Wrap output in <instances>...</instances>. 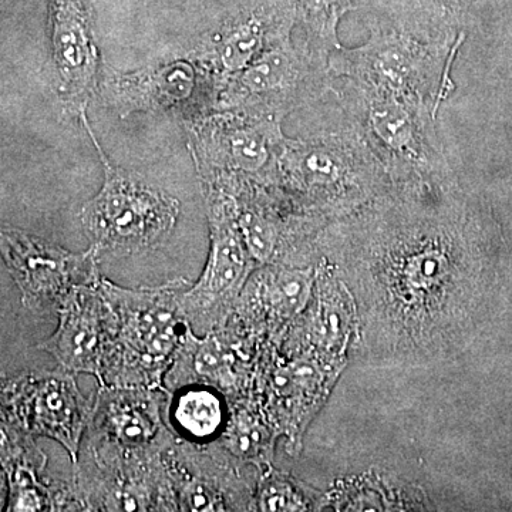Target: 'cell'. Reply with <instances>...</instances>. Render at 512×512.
Here are the masks:
<instances>
[{
  "mask_svg": "<svg viewBox=\"0 0 512 512\" xmlns=\"http://www.w3.org/2000/svg\"><path fill=\"white\" fill-rule=\"evenodd\" d=\"M329 62L292 43V36L269 47L218 92L215 110L255 120L284 121L293 111L332 92Z\"/></svg>",
  "mask_w": 512,
  "mask_h": 512,
  "instance_id": "7",
  "label": "cell"
},
{
  "mask_svg": "<svg viewBox=\"0 0 512 512\" xmlns=\"http://www.w3.org/2000/svg\"><path fill=\"white\" fill-rule=\"evenodd\" d=\"M168 399L164 389L101 386L86 431L87 461L74 467L134 474L157 466L178 441L161 416Z\"/></svg>",
  "mask_w": 512,
  "mask_h": 512,
  "instance_id": "6",
  "label": "cell"
},
{
  "mask_svg": "<svg viewBox=\"0 0 512 512\" xmlns=\"http://www.w3.org/2000/svg\"><path fill=\"white\" fill-rule=\"evenodd\" d=\"M296 22L295 3L281 2L242 10L220 28L202 37L188 52V59L218 92L269 47L292 36Z\"/></svg>",
  "mask_w": 512,
  "mask_h": 512,
  "instance_id": "12",
  "label": "cell"
},
{
  "mask_svg": "<svg viewBox=\"0 0 512 512\" xmlns=\"http://www.w3.org/2000/svg\"><path fill=\"white\" fill-rule=\"evenodd\" d=\"M296 20L305 30V46L312 55L329 62L336 50L342 49L339 42L340 19L355 10L353 0H296Z\"/></svg>",
  "mask_w": 512,
  "mask_h": 512,
  "instance_id": "23",
  "label": "cell"
},
{
  "mask_svg": "<svg viewBox=\"0 0 512 512\" xmlns=\"http://www.w3.org/2000/svg\"><path fill=\"white\" fill-rule=\"evenodd\" d=\"M3 476L8 483L6 511L80 510L72 485L46 484L42 471L46 456L35 437L2 424Z\"/></svg>",
  "mask_w": 512,
  "mask_h": 512,
  "instance_id": "18",
  "label": "cell"
},
{
  "mask_svg": "<svg viewBox=\"0 0 512 512\" xmlns=\"http://www.w3.org/2000/svg\"><path fill=\"white\" fill-rule=\"evenodd\" d=\"M56 332L39 349L55 357L60 367L101 380L116 335V313L101 286V276L67 295L59 311Z\"/></svg>",
  "mask_w": 512,
  "mask_h": 512,
  "instance_id": "13",
  "label": "cell"
},
{
  "mask_svg": "<svg viewBox=\"0 0 512 512\" xmlns=\"http://www.w3.org/2000/svg\"><path fill=\"white\" fill-rule=\"evenodd\" d=\"M0 399L2 424L57 441L73 466L79 463L93 404L80 392L76 373L60 367L3 380Z\"/></svg>",
  "mask_w": 512,
  "mask_h": 512,
  "instance_id": "9",
  "label": "cell"
},
{
  "mask_svg": "<svg viewBox=\"0 0 512 512\" xmlns=\"http://www.w3.org/2000/svg\"><path fill=\"white\" fill-rule=\"evenodd\" d=\"M312 286L311 268H266L242 289L228 322L252 338L255 330L281 325L302 312Z\"/></svg>",
  "mask_w": 512,
  "mask_h": 512,
  "instance_id": "17",
  "label": "cell"
},
{
  "mask_svg": "<svg viewBox=\"0 0 512 512\" xmlns=\"http://www.w3.org/2000/svg\"><path fill=\"white\" fill-rule=\"evenodd\" d=\"M210 254L197 282L183 292V308L192 330L205 335L231 318L256 261L234 218L220 205L207 204Z\"/></svg>",
  "mask_w": 512,
  "mask_h": 512,
  "instance_id": "10",
  "label": "cell"
},
{
  "mask_svg": "<svg viewBox=\"0 0 512 512\" xmlns=\"http://www.w3.org/2000/svg\"><path fill=\"white\" fill-rule=\"evenodd\" d=\"M202 87L212 90L207 77L184 57L133 72L107 74L99 92L104 104L126 119L136 113L188 110L197 103Z\"/></svg>",
  "mask_w": 512,
  "mask_h": 512,
  "instance_id": "15",
  "label": "cell"
},
{
  "mask_svg": "<svg viewBox=\"0 0 512 512\" xmlns=\"http://www.w3.org/2000/svg\"><path fill=\"white\" fill-rule=\"evenodd\" d=\"M249 348L251 338L228 322L202 336L190 329L164 377L163 389L171 393L187 384H208L227 394L229 400L244 397Z\"/></svg>",
  "mask_w": 512,
  "mask_h": 512,
  "instance_id": "16",
  "label": "cell"
},
{
  "mask_svg": "<svg viewBox=\"0 0 512 512\" xmlns=\"http://www.w3.org/2000/svg\"><path fill=\"white\" fill-rule=\"evenodd\" d=\"M190 284L178 278L128 289L101 276L116 313V335L100 386L163 389L164 377L192 329L183 308V292Z\"/></svg>",
  "mask_w": 512,
  "mask_h": 512,
  "instance_id": "1",
  "label": "cell"
},
{
  "mask_svg": "<svg viewBox=\"0 0 512 512\" xmlns=\"http://www.w3.org/2000/svg\"><path fill=\"white\" fill-rule=\"evenodd\" d=\"M394 28L443 42L466 36L468 20L484 0H370Z\"/></svg>",
  "mask_w": 512,
  "mask_h": 512,
  "instance_id": "19",
  "label": "cell"
},
{
  "mask_svg": "<svg viewBox=\"0 0 512 512\" xmlns=\"http://www.w3.org/2000/svg\"><path fill=\"white\" fill-rule=\"evenodd\" d=\"M464 36L431 42L400 29L375 28L365 45L339 49L329 59L333 79L369 92L433 107L453 92L450 70Z\"/></svg>",
  "mask_w": 512,
  "mask_h": 512,
  "instance_id": "2",
  "label": "cell"
},
{
  "mask_svg": "<svg viewBox=\"0 0 512 512\" xmlns=\"http://www.w3.org/2000/svg\"><path fill=\"white\" fill-rule=\"evenodd\" d=\"M332 86L340 107L355 121L392 180L446 177L448 163L434 128L437 111L424 104L369 92L346 80Z\"/></svg>",
  "mask_w": 512,
  "mask_h": 512,
  "instance_id": "5",
  "label": "cell"
},
{
  "mask_svg": "<svg viewBox=\"0 0 512 512\" xmlns=\"http://www.w3.org/2000/svg\"><path fill=\"white\" fill-rule=\"evenodd\" d=\"M184 127L201 181L239 178L276 184L278 158L286 140L281 121L211 109L187 117Z\"/></svg>",
  "mask_w": 512,
  "mask_h": 512,
  "instance_id": "8",
  "label": "cell"
},
{
  "mask_svg": "<svg viewBox=\"0 0 512 512\" xmlns=\"http://www.w3.org/2000/svg\"><path fill=\"white\" fill-rule=\"evenodd\" d=\"M386 177L362 131L345 113L338 126L309 137H286L275 185L302 207L325 208L375 190Z\"/></svg>",
  "mask_w": 512,
  "mask_h": 512,
  "instance_id": "3",
  "label": "cell"
},
{
  "mask_svg": "<svg viewBox=\"0 0 512 512\" xmlns=\"http://www.w3.org/2000/svg\"><path fill=\"white\" fill-rule=\"evenodd\" d=\"M2 258L30 311H59L74 288L99 278L93 249L73 254L19 229H2Z\"/></svg>",
  "mask_w": 512,
  "mask_h": 512,
  "instance_id": "11",
  "label": "cell"
},
{
  "mask_svg": "<svg viewBox=\"0 0 512 512\" xmlns=\"http://www.w3.org/2000/svg\"><path fill=\"white\" fill-rule=\"evenodd\" d=\"M264 379L268 382L266 387L274 402L272 409L276 417L282 420L288 433H295L305 423L306 414L312 406V389L319 380L316 367L305 360L288 366L276 365L272 367L271 375Z\"/></svg>",
  "mask_w": 512,
  "mask_h": 512,
  "instance_id": "21",
  "label": "cell"
},
{
  "mask_svg": "<svg viewBox=\"0 0 512 512\" xmlns=\"http://www.w3.org/2000/svg\"><path fill=\"white\" fill-rule=\"evenodd\" d=\"M259 510L264 511H291L303 510L301 495L288 481L272 478L266 481L258 495Z\"/></svg>",
  "mask_w": 512,
  "mask_h": 512,
  "instance_id": "24",
  "label": "cell"
},
{
  "mask_svg": "<svg viewBox=\"0 0 512 512\" xmlns=\"http://www.w3.org/2000/svg\"><path fill=\"white\" fill-rule=\"evenodd\" d=\"M82 120L103 164L100 191L80 211L84 234L97 259L153 251L173 234L181 205L177 198L117 167L97 141L87 114Z\"/></svg>",
  "mask_w": 512,
  "mask_h": 512,
  "instance_id": "4",
  "label": "cell"
},
{
  "mask_svg": "<svg viewBox=\"0 0 512 512\" xmlns=\"http://www.w3.org/2000/svg\"><path fill=\"white\" fill-rule=\"evenodd\" d=\"M50 49L64 109L86 113L100 90V50L89 0H49Z\"/></svg>",
  "mask_w": 512,
  "mask_h": 512,
  "instance_id": "14",
  "label": "cell"
},
{
  "mask_svg": "<svg viewBox=\"0 0 512 512\" xmlns=\"http://www.w3.org/2000/svg\"><path fill=\"white\" fill-rule=\"evenodd\" d=\"M245 397L231 400L227 426L212 446L232 464L259 463L268 456L271 436Z\"/></svg>",
  "mask_w": 512,
  "mask_h": 512,
  "instance_id": "22",
  "label": "cell"
},
{
  "mask_svg": "<svg viewBox=\"0 0 512 512\" xmlns=\"http://www.w3.org/2000/svg\"><path fill=\"white\" fill-rule=\"evenodd\" d=\"M231 400L208 384H187L170 393L168 421L175 436L194 446H210L227 426Z\"/></svg>",
  "mask_w": 512,
  "mask_h": 512,
  "instance_id": "20",
  "label": "cell"
}]
</instances>
